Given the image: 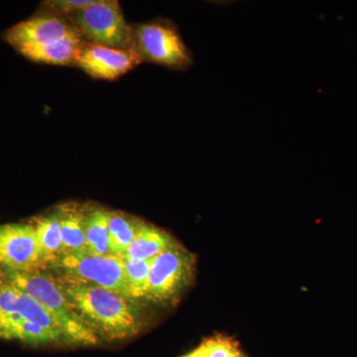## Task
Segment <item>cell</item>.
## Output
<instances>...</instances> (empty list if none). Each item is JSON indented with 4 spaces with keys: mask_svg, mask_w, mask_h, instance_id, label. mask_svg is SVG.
I'll return each instance as SVG.
<instances>
[{
    "mask_svg": "<svg viewBox=\"0 0 357 357\" xmlns=\"http://www.w3.org/2000/svg\"><path fill=\"white\" fill-rule=\"evenodd\" d=\"M133 38L142 61L173 70L187 69L192 64L191 51L170 21L142 23L133 29Z\"/></svg>",
    "mask_w": 357,
    "mask_h": 357,
    "instance_id": "obj_5",
    "label": "cell"
},
{
    "mask_svg": "<svg viewBox=\"0 0 357 357\" xmlns=\"http://www.w3.org/2000/svg\"><path fill=\"white\" fill-rule=\"evenodd\" d=\"M82 39L109 48L136 50L133 28L126 22L117 0H93L89 6L67 18Z\"/></svg>",
    "mask_w": 357,
    "mask_h": 357,
    "instance_id": "obj_4",
    "label": "cell"
},
{
    "mask_svg": "<svg viewBox=\"0 0 357 357\" xmlns=\"http://www.w3.org/2000/svg\"><path fill=\"white\" fill-rule=\"evenodd\" d=\"M31 225L36 230L47 266H56L64 256L57 210L55 208L50 213L33 218Z\"/></svg>",
    "mask_w": 357,
    "mask_h": 357,
    "instance_id": "obj_14",
    "label": "cell"
},
{
    "mask_svg": "<svg viewBox=\"0 0 357 357\" xmlns=\"http://www.w3.org/2000/svg\"><path fill=\"white\" fill-rule=\"evenodd\" d=\"M93 0H48L42 3V13L68 18L89 6Z\"/></svg>",
    "mask_w": 357,
    "mask_h": 357,
    "instance_id": "obj_18",
    "label": "cell"
},
{
    "mask_svg": "<svg viewBox=\"0 0 357 357\" xmlns=\"http://www.w3.org/2000/svg\"><path fill=\"white\" fill-rule=\"evenodd\" d=\"M58 279L75 311L100 340H128L142 331L144 314L138 300L64 275Z\"/></svg>",
    "mask_w": 357,
    "mask_h": 357,
    "instance_id": "obj_1",
    "label": "cell"
},
{
    "mask_svg": "<svg viewBox=\"0 0 357 357\" xmlns=\"http://www.w3.org/2000/svg\"><path fill=\"white\" fill-rule=\"evenodd\" d=\"M109 213L102 206H86V253L96 256H112L110 250Z\"/></svg>",
    "mask_w": 357,
    "mask_h": 357,
    "instance_id": "obj_15",
    "label": "cell"
},
{
    "mask_svg": "<svg viewBox=\"0 0 357 357\" xmlns=\"http://www.w3.org/2000/svg\"><path fill=\"white\" fill-rule=\"evenodd\" d=\"M0 338L32 345L66 344L39 303L13 285L0 267Z\"/></svg>",
    "mask_w": 357,
    "mask_h": 357,
    "instance_id": "obj_2",
    "label": "cell"
},
{
    "mask_svg": "<svg viewBox=\"0 0 357 357\" xmlns=\"http://www.w3.org/2000/svg\"><path fill=\"white\" fill-rule=\"evenodd\" d=\"M208 357H244L229 337H215L204 342Z\"/></svg>",
    "mask_w": 357,
    "mask_h": 357,
    "instance_id": "obj_19",
    "label": "cell"
},
{
    "mask_svg": "<svg viewBox=\"0 0 357 357\" xmlns=\"http://www.w3.org/2000/svg\"><path fill=\"white\" fill-rule=\"evenodd\" d=\"M183 357H208V354H206V347H204V344H202L198 349H195L191 354Z\"/></svg>",
    "mask_w": 357,
    "mask_h": 357,
    "instance_id": "obj_20",
    "label": "cell"
},
{
    "mask_svg": "<svg viewBox=\"0 0 357 357\" xmlns=\"http://www.w3.org/2000/svg\"><path fill=\"white\" fill-rule=\"evenodd\" d=\"M175 241L163 229L139 220L137 231L123 258L134 260L154 259Z\"/></svg>",
    "mask_w": 357,
    "mask_h": 357,
    "instance_id": "obj_12",
    "label": "cell"
},
{
    "mask_svg": "<svg viewBox=\"0 0 357 357\" xmlns=\"http://www.w3.org/2000/svg\"><path fill=\"white\" fill-rule=\"evenodd\" d=\"M55 267L64 276L98 286L131 298L124 276L123 260L116 256H96L82 253L63 256Z\"/></svg>",
    "mask_w": 357,
    "mask_h": 357,
    "instance_id": "obj_7",
    "label": "cell"
},
{
    "mask_svg": "<svg viewBox=\"0 0 357 357\" xmlns=\"http://www.w3.org/2000/svg\"><path fill=\"white\" fill-rule=\"evenodd\" d=\"M194 270V255L175 241L154 258L145 300L166 303L177 299L191 284Z\"/></svg>",
    "mask_w": 357,
    "mask_h": 357,
    "instance_id": "obj_6",
    "label": "cell"
},
{
    "mask_svg": "<svg viewBox=\"0 0 357 357\" xmlns=\"http://www.w3.org/2000/svg\"><path fill=\"white\" fill-rule=\"evenodd\" d=\"M79 35L67 18L40 13L34 17L21 21L7 30L4 38L16 50L28 47L43 46Z\"/></svg>",
    "mask_w": 357,
    "mask_h": 357,
    "instance_id": "obj_10",
    "label": "cell"
},
{
    "mask_svg": "<svg viewBox=\"0 0 357 357\" xmlns=\"http://www.w3.org/2000/svg\"><path fill=\"white\" fill-rule=\"evenodd\" d=\"M8 280L39 303L56 321L65 342L70 345H95L100 338L75 311L58 277L45 270L20 272L3 269Z\"/></svg>",
    "mask_w": 357,
    "mask_h": 357,
    "instance_id": "obj_3",
    "label": "cell"
},
{
    "mask_svg": "<svg viewBox=\"0 0 357 357\" xmlns=\"http://www.w3.org/2000/svg\"><path fill=\"white\" fill-rule=\"evenodd\" d=\"M0 266L20 273L48 267L31 223L0 225Z\"/></svg>",
    "mask_w": 357,
    "mask_h": 357,
    "instance_id": "obj_8",
    "label": "cell"
},
{
    "mask_svg": "<svg viewBox=\"0 0 357 357\" xmlns=\"http://www.w3.org/2000/svg\"><path fill=\"white\" fill-rule=\"evenodd\" d=\"M142 62L137 51L109 48L83 41L75 66L89 76L100 79H115Z\"/></svg>",
    "mask_w": 357,
    "mask_h": 357,
    "instance_id": "obj_9",
    "label": "cell"
},
{
    "mask_svg": "<svg viewBox=\"0 0 357 357\" xmlns=\"http://www.w3.org/2000/svg\"><path fill=\"white\" fill-rule=\"evenodd\" d=\"M60 220L64 256L86 253V204L64 203L56 206Z\"/></svg>",
    "mask_w": 357,
    "mask_h": 357,
    "instance_id": "obj_11",
    "label": "cell"
},
{
    "mask_svg": "<svg viewBox=\"0 0 357 357\" xmlns=\"http://www.w3.org/2000/svg\"><path fill=\"white\" fill-rule=\"evenodd\" d=\"M139 220L121 211H109V231L112 255L123 258L138 229Z\"/></svg>",
    "mask_w": 357,
    "mask_h": 357,
    "instance_id": "obj_16",
    "label": "cell"
},
{
    "mask_svg": "<svg viewBox=\"0 0 357 357\" xmlns=\"http://www.w3.org/2000/svg\"><path fill=\"white\" fill-rule=\"evenodd\" d=\"M82 44V37L79 35H73L61 41L43 46L28 47L18 52L33 62L48 65L75 66Z\"/></svg>",
    "mask_w": 357,
    "mask_h": 357,
    "instance_id": "obj_13",
    "label": "cell"
},
{
    "mask_svg": "<svg viewBox=\"0 0 357 357\" xmlns=\"http://www.w3.org/2000/svg\"><path fill=\"white\" fill-rule=\"evenodd\" d=\"M126 284L134 300L146 298L149 275L151 271V260H134L122 258Z\"/></svg>",
    "mask_w": 357,
    "mask_h": 357,
    "instance_id": "obj_17",
    "label": "cell"
}]
</instances>
